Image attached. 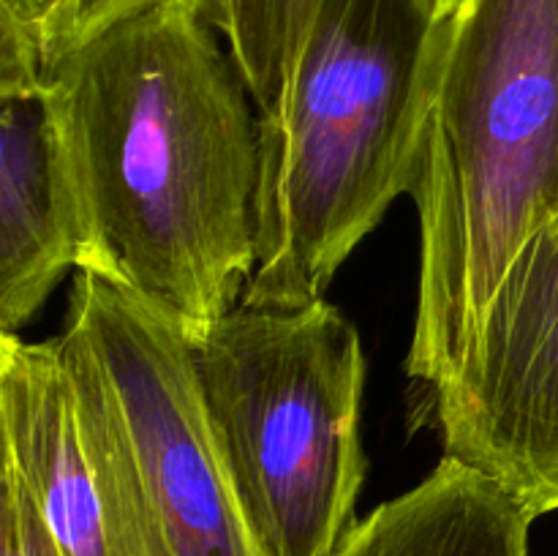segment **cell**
Listing matches in <instances>:
<instances>
[{
    "instance_id": "1",
    "label": "cell",
    "mask_w": 558,
    "mask_h": 556,
    "mask_svg": "<svg viewBox=\"0 0 558 556\" xmlns=\"http://www.w3.org/2000/svg\"><path fill=\"white\" fill-rule=\"evenodd\" d=\"M90 270L185 336L256 270L259 114L229 47L191 3L118 22L49 71Z\"/></svg>"
},
{
    "instance_id": "2",
    "label": "cell",
    "mask_w": 558,
    "mask_h": 556,
    "mask_svg": "<svg viewBox=\"0 0 558 556\" xmlns=\"http://www.w3.org/2000/svg\"><path fill=\"white\" fill-rule=\"evenodd\" d=\"M445 22L423 0L316 3L281 101L259 114L256 270L240 303L325 298L412 194Z\"/></svg>"
},
{
    "instance_id": "3",
    "label": "cell",
    "mask_w": 558,
    "mask_h": 556,
    "mask_svg": "<svg viewBox=\"0 0 558 556\" xmlns=\"http://www.w3.org/2000/svg\"><path fill=\"white\" fill-rule=\"evenodd\" d=\"M407 374L434 390L526 240L558 216V0H463L445 22L417 183Z\"/></svg>"
},
{
    "instance_id": "4",
    "label": "cell",
    "mask_w": 558,
    "mask_h": 556,
    "mask_svg": "<svg viewBox=\"0 0 558 556\" xmlns=\"http://www.w3.org/2000/svg\"><path fill=\"white\" fill-rule=\"evenodd\" d=\"M189 338L207 425L265 556H332L368 474L360 333L325 298L238 303Z\"/></svg>"
},
{
    "instance_id": "5",
    "label": "cell",
    "mask_w": 558,
    "mask_h": 556,
    "mask_svg": "<svg viewBox=\"0 0 558 556\" xmlns=\"http://www.w3.org/2000/svg\"><path fill=\"white\" fill-rule=\"evenodd\" d=\"M3 461L16 469L60 556H174L129 431L85 333L0 336Z\"/></svg>"
},
{
    "instance_id": "6",
    "label": "cell",
    "mask_w": 558,
    "mask_h": 556,
    "mask_svg": "<svg viewBox=\"0 0 558 556\" xmlns=\"http://www.w3.org/2000/svg\"><path fill=\"white\" fill-rule=\"evenodd\" d=\"M65 322L107 374L172 554L265 556L213 442L183 327L90 270H74Z\"/></svg>"
},
{
    "instance_id": "7",
    "label": "cell",
    "mask_w": 558,
    "mask_h": 556,
    "mask_svg": "<svg viewBox=\"0 0 558 556\" xmlns=\"http://www.w3.org/2000/svg\"><path fill=\"white\" fill-rule=\"evenodd\" d=\"M430 392L445 456L494 480L532 521L558 510V216L518 251Z\"/></svg>"
},
{
    "instance_id": "8",
    "label": "cell",
    "mask_w": 558,
    "mask_h": 556,
    "mask_svg": "<svg viewBox=\"0 0 558 556\" xmlns=\"http://www.w3.org/2000/svg\"><path fill=\"white\" fill-rule=\"evenodd\" d=\"M0 336H16L85 249L49 80L0 87Z\"/></svg>"
},
{
    "instance_id": "9",
    "label": "cell",
    "mask_w": 558,
    "mask_h": 556,
    "mask_svg": "<svg viewBox=\"0 0 558 556\" xmlns=\"http://www.w3.org/2000/svg\"><path fill=\"white\" fill-rule=\"evenodd\" d=\"M532 518L477 469L445 456L357 521L332 556H529Z\"/></svg>"
},
{
    "instance_id": "10",
    "label": "cell",
    "mask_w": 558,
    "mask_h": 556,
    "mask_svg": "<svg viewBox=\"0 0 558 556\" xmlns=\"http://www.w3.org/2000/svg\"><path fill=\"white\" fill-rule=\"evenodd\" d=\"M243 74L256 112L278 107L298 58L292 0H202Z\"/></svg>"
},
{
    "instance_id": "11",
    "label": "cell",
    "mask_w": 558,
    "mask_h": 556,
    "mask_svg": "<svg viewBox=\"0 0 558 556\" xmlns=\"http://www.w3.org/2000/svg\"><path fill=\"white\" fill-rule=\"evenodd\" d=\"M0 556H60L41 512L9 461L0 472Z\"/></svg>"
},
{
    "instance_id": "12",
    "label": "cell",
    "mask_w": 558,
    "mask_h": 556,
    "mask_svg": "<svg viewBox=\"0 0 558 556\" xmlns=\"http://www.w3.org/2000/svg\"><path fill=\"white\" fill-rule=\"evenodd\" d=\"M71 0H0V36L25 41L52 71L60 58Z\"/></svg>"
},
{
    "instance_id": "13",
    "label": "cell",
    "mask_w": 558,
    "mask_h": 556,
    "mask_svg": "<svg viewBox=\"0 0 558 556\" xmlns=\"http://www.w3.org/2000/svg\"><path fill=\"white\" fill-rule=\"evenodd\" d=\"M163 3H191L202 11V0H71L69 20H65L63 41H60V60L76 47L96 38L98 33L109 31L118 22L129 20V16L142 14L147 9H156ZM54 63V65H58Z\"/></svg>"
},
{
    "instance_id": "14",
    "label": "cell",
    "mask_w": 558,
    "mask_h": 556,
    "mask_svg": "<svg viewBox=\"0 0 558 556\" xmlns=\"http://www.w3.org/2000/svg\"><path fill=\"white\" fill-rule=\"evenodd\" d=\"M319 0H292V11H294V38H298V52L300 44H303L305 31H308L311 20H314V11Z\"/></svg>"
},
{
    "instance_id": "15",
    "label": "cell",
    "mask_w": 558,
    "mask_h": 556,
    "mask_svg": "<svg viewBox=\"0 0 558 556\" xmlns=\"http://www.w3.org/2000/svg\"><path fill=\"white\" fill-rule=\"evenodd\" d=\"M423 3L428 5V11L436 16V20L445 22V20H450L458 9H461L463 0H423Z\"/></svg>"
}]
</instances>
